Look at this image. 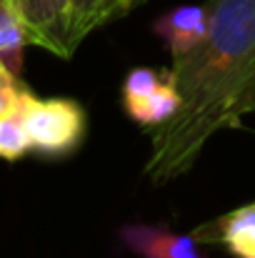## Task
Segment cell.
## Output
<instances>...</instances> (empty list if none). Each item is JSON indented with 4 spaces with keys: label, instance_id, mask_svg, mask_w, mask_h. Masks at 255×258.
I'll return each instance as SVG.
<instances>
[{
    "label": "cell",
    "instance_id": "5",
    "mask_svg": "<svg viewBox=\"0 0 255 258\" xmlns=\"http://www.w3.org/2000/svg\"><path fill=\"white\" fill-rule=\"evenodd\" d=\"M120 238L140 258H205L193 233H173L165 226H125Z\"/></svg>",
    "mask_w": 255,
    "mask_h": 258
},
{
    "label": "cell",
    "instance_id": "10",
    "mask_svg": "<svg viewBox=\"0 0 255 258\" xmlns=\"http://www.w3.org/2000/svg\"><path fill=\"white\" fill-rule=\"evenodd\" d=\"M23 95L8 113L0 115V158L10 161V163H15L30 153V138H28L25 115H23Z\"/></svg>",
    "mask_w": 255,
    "mask_h": 258
},
{
    "label": "cell",
    "instance_id": "2",
    "mask_svg": "<svg viewBox=\"0 0 255 258\" xmlns=\"http://www.w3.org/2000/svg\"><path fill=\"white\" fill-rule=\"evenodd\" d=\"M23 115L30 138V153L40 158H65L80 148L88 131V115L78 100L23 95Z\"/></svg>",
    "mask_w": 255,
    "mask_h": 258
},
{
    "label": "cell",
    "instance_id": "4",
    "mask_svg": "<svg viewBox=\"0 0 255 258\" xmlns=\"http://www.w3.org/2000/svg\"><path fill=\"white\" fill-rule=\"evenodd\" d=\"M198 243H220L235 258H255V203L235 208L193 231Z\"/></svg>",
    "mask_w": 255,
    "mask_h": 258
},
{
    "label": "cell",
    "instance_id": "8",
    "mask_svg": "<svg viewBox=\"0 0 255 258\" xmlns=\"http://www.w3.org/2000/svg\"><path fill=\"white\" fill-rule=\"evenodd\" d=\"M180 103H183V98H180L178 86H175V76H173V71H168V76L160 86L150 95H145L143 100L125 105V113L140 125L158 128V125L168 123L170 118L180 110Z\"/></svg>",
    "mask_w": 255,
    "mask_h": 258
},
{
    "label": "cell",
    "instance_id": "11",
    "mask_svg": "<svg viewBox=\"0 0 255 258\" xmlns=\"http://www.w3.org/2000/svg\"><path fill=\"white\" fill-rule=\"evenodd\" d=\"M165 76H168L165 68H160V71H155V68H133L128 73L125 83H123V105L138 103L145 95H150L165 81Z\"/></svg>",
    "mask_w": 255,
    "mask_h": 258
},
{
    "label": "cell",
    "instance_id": "6",
    "mask_svg": "<svg viewBox=\"0 0 255 258\" xmlns=\"http://www.w3.org/2000/svg\"><path fill=\"white\" fill-rule=\"evenodd\" d=\"M153 30L160 40H165L170 55L178 58L193 50L208 35V5H180L163 13Z\"/></svg>",
    "mask_w": 255,
    "mask_h": 258
},
{
    "label": "cell",
    "instance_id": "9",
    "mask_svg": "<svg viewBox=\"0 0 255 258\" xmlns=\"http://www.w3.org/2000/svg\"><path fill=\"white\" fill-rule=\"evenodd\" d=\"M25 45H30L28 30L23 20L18 18V13L13 10L10 0H3L0 3V63L15 76H20L23 71Z\"/></svg>",
    "mask_w": 255,
    "mask_h": 258
},
{
    "label": "cell",
    "instance_id": "7",
    "mask_svg": "<svg viewBox=\"0 0 255 258\" xmlns=\"http://www.w3.org/2000/svg\"><path fill=\"white\" fill-rule=\"evenodd\" d=\"M145 0H70V35L78 48L85 38L105 23L123 18Z\"/></svg>",
    "mask_w": 255,
    "mask_h": 258
},
{
    "label": "cell",
    "instance_id": "1",
    "mask_svg": "<svg viewBox=\"0 0 255 258\" xmlns=\"http://www.w3.org/2000/svg\"><path fill=\"white\" fill-rule=\"evenodd\" d=\"M208 35L173 58L180 110L153 133L145 173L155 185L193 168L205 143L255 113V0H208Z\"/></svg>",
    "mask_w": 255,
    "mask_h": 258
},
{
    "label": "cell",
    "instance_id": "12",
    "mask_svg": "<svg viewBox=\"0 0 255 258\" xmlns=\"http://www.w3.org/2000/svg\"><path fill=\"white\" fill-rule=\"evenodd\" d=\"M28 90V86L20 81V76H15L13 71H8L3 63H0V115L8 113L18 100L20 95Z\"/></svg>",
    "mask_w": 255,
    "mask_h": 258
},
{
    "label": "cell",
    "instance_id": "3",
    "mask_svg": "<svg viewBox=\"0 0 255 258\" xmlns=\"http://www.w3.org/2000/svg\"><path fill=\"white\" fill-rule=\"evenodd\" d=\"M23 20L30 45H38L58 58H73L75 45L70 35V0H10Z\"/></svg>",
    "mask_w": 255,
    "mask_h": 258
},
{
    "label": "cell",
    "instance_id": "13",
    "mask_svg": "<svg viewBox=\"0 0 255 258\" xmlns=\"http://www.w3.org/2000/svg\"><path fill=\"white\" fill-rule=\"evenodd\" d=\"M0 3H3V0H0Z\"/></svg>",
    "mask_w": 255,
    "mask_h": 258
}]
</instances>
